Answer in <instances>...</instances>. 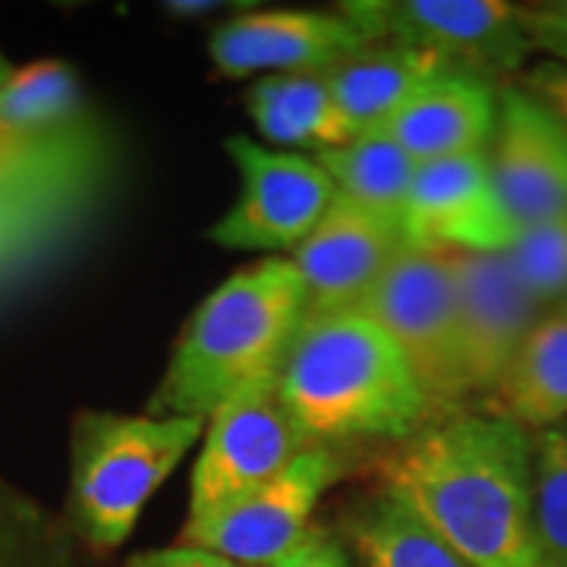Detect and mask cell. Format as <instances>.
Here are the masks:
<instances>
[{
  "instance_id": "cell-4",
  "label": "cell",
  "mask_w": 567,
  "mask_h": 567,
  "mask_svg": "<svg viewBox=\"0 0 567 567\" xmlns=\"http://www.w3.org/2000/svg\"><path fill=\"white\" fill-rule=\"evenodd\" d=\"M205 420L80 410L70 425L66 527L99 551L121 548L142 507L203 442Z\"/></svg>"
},
{
  "instance_id": "cell-13",
  "label": "cell",
  "mask_w": 567,
  "mask_h": 567,
  "mask_svg": "<svg viewBox=\"0 0 567 567\" xmlns=\"http://www.w3.org/2000/svg\"><path fill=\"white\" fill-rule=\"evenodd\" d=\"M466 385L473 398H495L529 331L546 316L517 281L505 252H447Z\"/></svg>"
},
{
  "instance_id": "cell-31",
  "label": "cell",
  "mask_w": 567,
  "mask_h": 567,
  "mask_svg": "<svg viewBox=\"0 0 567 567\" xmlns=\"http://www.w3.org/2000/svg\"><path fill=\"white\" fill-rule=\"evenodd\" d=\"M558 309H565V312H567V300H565V303H561V306H558Z\"/></svg>"
},
{
  "instance_id": "cell-30",
  "label": "cell",
  "mask_w": 567,
  "mask_h": 567,
  "mask_svg": "<svg viewBox=\"0 0 567 567\" xmlns=\"http://www.w3.org/2000/svg\"><path fill=\"white\" fill-rule=\"evenodd\" d=\"M10 76H13V66H10V63L0 58V85L10 80Z\"/></svg>"
},
{
  "instance_id": "cell-11",
  "label": "cell",
  "mask_w": 567,
  "mask_h": 567,
  "mask_svg": "<svg viewBox=\"0 0 567 567\" xmlns=\"http://www.w3.org/2000/svg\"><path fill=\"white\" fill-rule=\"evenodd\" d=\"M410 249L507 252L520 237L492 181L486 152L420 164L404 205Z\"/></svg>"
},
{
  "instance_id": "cell-14",
  "label": "cell",
  "mask_w": 567,
  "mask_h": 567,
  "mask_svg": "<svg viewBox=\"0 0 567 567\" xmlns=\"http://www.w3.org/2000/svg\"><path fill=\"white\" fill-rule=\"evenodd\" d=\"M492 181L520 230L567 215V121L533 92H502Z\"/></svg>"
},
{
  "instance_id": "cell-26",
  "label": "cell",
  "mask_w": 567,
  "mask_h": 567,
  "mask_svg": "<svg viewBox=\"0 0 567 567\" xmlns=\"http://www.w3.org/2000/svg\"><path fill=\"white\" fill-rule=\"evenodd\" d=\"M123 567H249L237 565V561H227L218 558L212 551L189 546H167V548H152V551H140L133 555Z\"/></svg>"
},
{
  "instance_id": "cell-7",
  "label": "cell",
  "mask_w": 567,
  "mask_h": 567,
  "mask_svg": "<svg viewBox=\"0 0 567 567\" xmlns=\"http://www.w3.org/2000/svg\"><path fill=\"white\" fill-rule=\"evenodd\" d=\"M344 473L347 461L334 447H306L265 486L196 524H183L177 546L203 548L237 565L275 567L303 539L322 495Z\"/></svg>"
},
{
  "instance_id": "cell-10",
  "label": "cell",
  "mask_w": 567,
  "mask_h": 567,
  "mask_svg": "<svg viewBox=\"0 0 567 567\" xmlns=\"http://www.w3.org/2000/svg\"><path fill=\"white\" fill-rule=\"evenodd\" d=\"M410 249L404 218L334 196L322 221L293 249V265L306 284L303 322L350 312L375 281Z\"/></svg>"
},
{
  "instance_id": "cell-17",
  "label": "cell",
  "mask_w": 567,
  "mask_h": 567,
  "mask_svg": "<svg viewBox=\"0 0 567 567\" xmlns=\"http://www.w3.org/2000/svg\"><path fill=\"white\" fill-rule=\"evenodd\" d=\"M246 104L256 130L275 145L312 148L319 155L360 136L334 102L324 73L262 76L249 89Z\"/></svg>"
},
{
  "instance_id": "cell-25",
  "label": "cell",
  "mask_w": 567,
  "mask_h": 567,
  "mask_svg": "<svg viewBox=\"0 0 567 567\" xmlns=\"http://www.w3.org/2000/svg\"><path fill=\"white\" fill-rule=\"evenodd\" d=\"M275 567H350L344 543L328 529L312 524L306 536Z\"/></svg>"
},
{
  "instance_id": "cell-12",
  "label": "cell",
  "mask_w": 567,
  "mask_h": 567,
  "mask_svg": "<svg viewBox=\"0 0 567 567\" xmlns=\"http://www.w3.org/2000/svg\"><path fill=\"white\" fill-rule=\"evenodd\" d=\"M375 48L344 13L244 10L208 39V58L227 80L328 73L331 66Z\"/></svg>"
},
{
  "instance_id": "cell-28",
  "label": "cell",
  "mask_w": 567,
  "mask_h": 567,
  "mask_svg": "<svg viewBox=\"0 0 567 567\" xmlns=\"http://www.w3.org/2000/svg\"><path fill=\"white\" fill-rule=\"evenodd\" d=\"M520 17H524V32H527L529 44L551 54L558 61V66L567 70V29H555V25H543V22L527 20L524 7H520Z\"/></svg>"
},
{
  "instance_id": "cell-23",
  "label": "cell",
  "mask_w": 567,
  "mask_h": 567,
  "mask_svg": "<svg viewBox=\"0 0 567 567\" xmlns=\"http://www.w3.org/2000/svg\"><path fill=\"white\" fill-rule=\"evenodd\" d=\"M536 548L539 565L567 567V429L536 435Z\"/></svg>"
},
{
  "instance_id": "cell-18",
  "label": "cell",
  "mask_w": 567,
  "mask_h": 567,
  "mask_svg": "<svg viewBox=\"0 0 567 567\" xmlns=\"http://www.w3.org/2000/svg\"><path fill=\"white\" fill-rule=\"evenodd\" d=\"M341 529L363 567H473L385 483L350 505Z\"/></svg>"
},
{
  "instance_id": "cell-2",
  "label": "cell",
  "mask_w": 567,
  "mask_h": 567,
  "mask_svg": "<svg viewBox=\"0 0 567 567\" xmlns=\"http://www.w3.org/2000/svg\"><path fill=\"white\" fill-rule=\"evenodd\" d=\"M303 316L306 284L293 259L268 256L234 271L189 316L145 413L208 420L244 388L281 372Z\"/></svg>"
},
{
  "instance_id": "cell-5",
  "label": "cell",
  "mask_w": 567,
  "mask_h": 567,
  "mask_svg": "<svg viewBox=\"0 0 567 567\" xmlns=\"http://www.w3.org/2000/svg\"><path fill=\"white\" fill-rule=\"evenodd\" d=\"M353 312L372 319L398 344L435 420L464 413L473 394L461 357L457 293L447 252L404 249Z\"/></svg>"
},
{
  "instance_id": "cell-27",
  "label": "cell",
  "mask_w": 567,
  "mask_h": 567,
  "mask_svg": "<svg viewBox=\"0 0 567 567\" xmlns=\"http://www.w3.org/2000/svg\"><path fill=\"white\" fill-rule=\"evenodd\" d=\"M529 92H533L539 102H546L558 117H565L567 121V70L565 66L548 63V66H543V70H536V73L529 76Z\"/></svg>"
},
{
  "instance_id": "cell-21",
  "label": "cell",
  "mask_w": 567,
  "mask_h": 567,
  "mask_svg": "<svg viewBox=\"0 0 567 567\" xmlns=\"http://www.w3.org/2000/svg\"><path fill=\"white\" fill-rule=\"evenodd\" d=\"M85 114L80 80L61 61L29 63L0 85V136L39 133Z\"/></svg>"
},
{
  "instance_id": "cell-24",
  "label": "cell",
  "mask_w": 567,
  "mask_h": 567,
  "mask_svg": "<svg viewBox=\"0 0 567 567\" xmlns=\"http://www.w3.org/2000/svg\"><path fill=\"white\" fill-rule=\"evenodd\" d=\"M517 281L524 284L533 303L546 312L548 306L567 300V215L555 221L533 224L505 252Z\"/></svg>"
},
{
  "instance_id": "cell-20",
  "label": "cell",
  "mask_w": 567,
  "mask_h": 567,
  "mask_svg": "<svg viewBox=\"0 0 567 567\" xmlns=\"http://www.w3.org/2000/svg\"><path fill=\"white\" fill-rule=\"evenodd\" d=\"M312 158L331 177L341 196L365 208L404 218L406 196H410L420 164L413 162L385 130L360 133L341 148H328Z\"/></svg>"
},
{
  "instance_id": "cell-8",
  "label": "cell",
  "mask_w": 567,
  "mask_h": 567,
  "mask_svg": "<svg viewBox=\"0 0 567 567\" xmlns=\"http://www.w3.org/2000/svg\"><path fill=\"white\" fill-rule=\"evenodd\" d=\"M306 447L312 445L281 404L278 375L244 388L205 420L203 451L189 476L186 524L265 486Z\"/></svg>"
},
{
  "instance_id": "cell-3",
  "label": "cell",
  "mask_w": 567,
  "mask_h": 567,
  "mask_svg": "<svg viewBox=\"0 0 567 567\" xmlns=\"http://www.w3.org/2000/svg\"><path fill=\"white\" fill-rule=\"evenodd\" d=\"M278 391L309 445L410 439L435 423L404 353L353 309L300 324L278 372Z\"/></svg>"
},
{
  "instance_id": "cell-19",
  "label": "cell",
  "mask_w": 567,
  "mask_h": 567,
  "mask_svg": "<svg viewBox=\"0 0 567 567\" xmlns=\"http://www.w3.org/2000/svg\"><path fill=\"white\" fill-rule=\"evenodd\" d=\"M498 413L539 435L567 416V312L551 309L529 331L492 398Z\"/></svg>"
},
{
  "instance_id": "cell-1",
  "label": "cell",
  "mask_w": 567,
  "mask_h": 567,
  "mask_svg": "<svg viewBox=\"0 0 567 567\" xmlns=\"http://www.w3.org/2000/svg\"><path fill=\"white\" fill-rule=\"evenodd\" d=\"M382 480L473 567H543L536 548V435L502 413L423 425Z\"/></svg>"
},
{
  "instance_id": "cell-9",
  "label": "cell",
  "mask_w": 567,
  "mask_h": 567,
  "mask_svg": "<svg viewBox=\"0 0 567 567\" xmlns=\"http://www.w3.org/2000/svg\"><path fill=\"white\" fill-rule=\"evenodd\" d=\"M224 152L237 164L240 196L208 230V240L237 252H293L322 221L338 186L316 158L271 152L249 136H230Z\"/></svg>"
},
{
  "instance_id": "cell-6",
  "label": "cell",
  "mask_w": 567,
  "mask_h": 567,
  "mask_svg": "<svg viewBox=\"0 0 567 567\" xmlns=\"http://www.w3.org/2000/svg\"><path fill=\"white\" fill-rule=\"evenodd\" d=\"M344 13L372 44L435 54L451 73L492 82L533 51L520 7L502 0H350Z\"/></svg>"
},
{
  "instance_id": "cell-16",
  "label": "cell",
  "mask_w": 567,
  "mask_h": 567,
  "mask_svg": "<svg viewBox=\"0 0 567 567\" xmlns=\"http://www.w3.org/2000/svg\"><path fill=\"white\" fill-rule=\"evenodd\" d=\"M451 73L435 54L375 44L360 58L338 63L324 73L334 92V102L357 133L382 130L416 92L439 76Z\"/></svg>"
},
{
  "instance_id": "cell-15",
  "label": "cell",
  "mask_w": 567,
  "mask_h": 567,
  "mask_svg": "<svg viewBox=\"0 0 567 567\" xmlns=\"http://www.w3.org/2000/svg\"><path fill=\"white\" fill-rule=\"evenodd\" d=\"M495 126V85L466 73H445L382 126L416 164L486 152Z\"/></svg>"
},
{
  "instance_id": "cell-22",
  "label": "cell",
  "mask_w": 567,
  "mask_h": 567,
  "mask_svg": "<svg viewBox=\"0 0 567 567\" xmlns=\"http://www.w3.org/2000/svg\"><path fill=\"white\" fill-rule=\"evenodd\" d=\"M0 567H76L70 533L0 480Z\"/></svg>"
},
{
  "instance_id": "cell-29",
  "label": "cell",
  "mask_w": 567,
  "mask_h": 567,
  "mask_svg": "<svg viewBox=\"0 0 567 567\" xmlns=\"http://www.w3.org/2000/svg\"><path fill=\"white\" fill-rule=\"evenodd\" d=\"M527 20L543 22V25H555V29H567V0L558 3H536V7H524Z\"/></svg>"
}]
</instances>
